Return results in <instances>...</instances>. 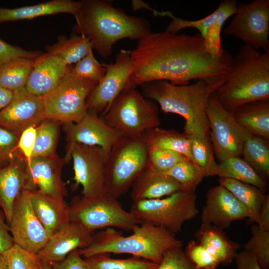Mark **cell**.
<instances>
[{
    "instance_id": "obj_1",
    "label": "cell",
    "mask_w": 269,
    "mask_h": 269,
    "mask_svg": "<svg viewBox=\"0 0 269 269\" xmlns=\"http://www.w3.org/2000/svg\"><path fill=\"white\" fill-rule=\"evenodd\" d=\"M130 52L132 69L127 88L155 80L187 85L193 80H203L219 87L233 57L226 50L220 56L211 55L199 33L190 35L166 30L151 32L138 40Z\"/></svg>"
},
{
    "instance_id": "obj_2",
    "label": "cell",
    "mask_w": 269,
    "mask_h": 269,
    "mask_svg": "<svg viewBox=\"0 0 269 269\" xmlns=\"http://www.w3.org/2000/svg\"><path fill=\"white\" fill-rule=\"evenodd\" d=\"M74 15V33L87 37L92 48L105 58L112 54L118 40H138L151 32L148 20L129 15L109 0H80Z\"/></svg>"
},
{
    "instance_id": "obj_3",
    "label": "cell",
    "mask_w": 269,
    "mask_h": 269,
    "mask_svg": "<svg viewBox=\"0 0 269 269\" xmlns=\"http://www.w3.org/2000/svg\"><path fill=\"white\" fill-rule=\"evenodd\" d=\"M214 93L231 113L244 104L269 99V50L261 52L241 46L233 57L225 81Z\"/></svg>"
},
{
    "instance_id": "obj_4",
    "label": "cell",
    "mask_w": 269,
    "mask_h": 269,
    "mask_svg": "<svg viewBox=\"0 0 269 269\" xmlns=\"http://www.w3.org/2000/svg\"><path fill=\"white\" fill-rule=\"evenodd\" d=\"M140 86L142 95L158 103L163 112L177 114L185 119V134L200 137L210 135L206 108L209 98L218 86L203 80L183 85L155 80Z\"/></svg>"
},
{
    "instance_id": "obj_5",
    "label": "cell",
    "mask_w": 269,
    "mask_h": 269,
    "mask_svg": "<svg viewBox=\"0 0 269 269\" xmlns=\"http://www.w3.org/2000/svg\"><path fill=\"white\" fill-rule=\"evenodd\" d=\"M124 236L114 228H107L92 236L86 247L78 250L84 258L101 254H127L159 264L168 250L181 248L182 242L168 230L146 222L135 226Z\"/></svg>"
},
{
    "instance_id": "obj_6",
    "label": "cell",
    "mask_w": 269,
    "mask_h": 269,
    "mask_svg": "<svg viewBox=\"0 0 269 269\" xmlns=\"http://www.w3.org/2000/svg\"><path fill=\"white\" fill-rule=\"evenodd\" d=\"M146 133L137 137L122 136L113 145L105 167V193L118 199L125 195L146 168Z\"/></svg>"
},
{
    "instance_id": "obj_7",
    "label": "cell",
    "mask_w": 269,
    "mask_h": 269,
    "mask_svg": "<svg viewBox=\"0 0 269 269\" xmlns=\"http://www.w3.org/2000/svg\"><path fill=\"white\" fill-rule=\"evenodd\" d=\"M100 116L126 137L140 136L160 125L157 105L134 88L123 90Z\"/></svg>"
},
{
    "instance_id": "obj_8",
    "label": "cell",
    "mask_w": 269,
    "mask_h": 269,
    "mask_svg": "<svg viewBox=\"0 0 269 269\" xmlns=\"http://www.w3.org/2000/svg\"><path fill=\"white\" fill-rule=\"evenodd\" d=\"M70 221L92 233L96 230L118 228L132 231L142 221L124 209L107 193L75 198L69 206Z\"/></svg>"
},
{
    "instance_id": "obj_9",
    "label": "cell",
    "mask_w": 269,
    "mask_h": 269,
    "mask_svg": "<svg viewBox=\"0 0 269 269\" xmlns=\"http://www.w3.org/2000/svg\"><path fill=\"white\" fill-rule=\"evenodd\" d=\"M196 199L195 193L182 190L161 198L133 201L129 211L142 222L177 233L184 222L198 214Z\"/></svg>"
},
{
    "instance_id": "obj_10",
    "label": "cell",
    "mask_w": 269,
    "mask_h": 269,
    "mask_svg": "<svg viewBox=\"0 0 269 269\" xmlns=\"http://www.w3.org/2000/svg\"><path fill=\"white\" fill-rule=\"evenodd\" d=\"M98 82L72 76L42 97L46 118L65 124L77 123L86 115V101Z\"/></svg>"
},
{
    "instance_id": "obj_11",
    "label": "cell",
    "mask_w": 269,
    "mask_h": 269,
    "mask_svg": "<svg viewBox=\"0 0 269 269\" xmlns=\"http://www.w3.org/2000/svg\"><path fill=\"white\" fill-rule=\"evenodd\" d=\"M206 113L210 140L218 160L221 162L231 157H240L244 143L250 134L236 122L232 113L223 107L214 93L209 98Z\"/></svg>"
},
{
    "instance_id": "obj_12",
    "label": "cell",
    "mask_w": 269,
    "mask_h": 269,
    "mask_svg": "<svg viewBox=\"0 0 269 269\" xmlns=\"http://www.w3.org/2000/svg\"><path fill=\"white\" fill-rule=\"evenodd\" d=\"M224 34L235 36L256 49L269 50V0L238 2Z\"/></svg>"
},
{
    "instance_id": "obj_13",
    "label": "cell",
    "mask_w": 269,
    "mask_h": 269,
    "mask_svg": "<svg viewBox=\"0 0 269 269\" xmlns=\"http://www.w3.org/2000/svg\"><path fill=\"white\" fill-rule=\"evenodd\" d=\"M72 158L76 185L82 187L84 197L105 193V167L107 156L98 146L74 143L67 148L65 162Z\"/></svg>"
},
{
    "instance_id": "obj_14",
    "label": "cell",
    "mask_w": 269,
    "mask_h": 269,
    "mask_svg": "<svg viewBox=\"0 0 269 269\" xmlns=\"http://www.w3.org/2000/svg\"><path fill=\"white\" fill-rule=\"evenodd\" d=\"M8 226L14 244L34 254L45 245L50 237L33 210L29 192L24 189L14 202Z\"/></svg>"
},
{
    "instance_id": "obj_15",
    "label": "cell",
    "mask_w": 269,
    "mask_h": 269,
    "mask_svg": "<svg viewBox=\"0 0 269 269\" xmlns=\"http://www.w3.org/2000/svg\"><path fill=\"white\" fill-rule=\"evenodd\" d=\"M102 64L106 69L105 74L90 93L86 101L88 110L101 115L127 87L132 69L130 50H121L116 55L114 63Z\"/></svg>"
},
{
    "instance_id": "obj_16",
    "label": "cell",
    "mask_w": 269,
    "mask_h": 269,
    "mask_svg": "<svg viewBox=\"0 0 269 269\" xmlns=\"http://www.w3.org/2000/svg\"><path fill=\"white\" fill-rule=\"evenodd\" d=\"M238 1L236 0H224L218 7L205 17L197 20H186L174 16L169 11L167 16L172 19L166 28V31L177 33L185 28L198 30L204 40L208 51L213 56L218 57L225 49L221 47V32L225 21L234 14Z\"/></svg>"
},
{
    "instance_id": "obj_17",
    "label": "cell",
    "mask_w": 269,
    "mask_h": 269,
    "mask_svg": "<svg viewBox=\"0 0 269 269\" xmlns=\"http://www.w3.org/2000/svg\"><path fill=\"white\" fill-rule=\"evenodd\" d=\"M64 162V159L56 154L51 156L32 157L29 163H25L24 189L64 199L67 195L62 179Z\"/></svg>"
},
{
    "instance_id": "obj_18",
    "label": "cell",
    "mask_w": 269,
    "mask_h": 269,
    "mask_svg": "<svg viewBox=\"0 0 269 269\" xmlns=\"http://www.w3.org/2000/svg\"><path fill=\"white\" fill-rule=\"evenodd\" d=\"M42 97L25 88L14 93L10 103L0 111V127L19 137L30 127H36L46 119Z\"/></svg>"
},
{
    "instance_id": "obj_19",
    "label": "cell",
    "mask_w": 269,
    "mask_h": 269,
    "mask_svg": "<svg viewBox=\"0 0 269 269\" xmlns=\"http://www.w3.org/2000/svg\"><path fill=\"white\" fill-rule=\"evenodd\" d=\"M65 130L68 148L74 143L98 146L103 149L107 157L114 143L123 136L121 133L108 125L98 113L92 110H88L78 123L65 124Z\"/></svg>"
},
{
    "instance_id": "obj_20",
    "label": "cell",
    "mask_w": 269,
    "mask_h": 269,
    "mask_svg": "<svg viewBox=\"0 0 269 269\" xmlns=\"http://www.w3.org/2000/svg\"><path fill=\"white\" fill-rule=\"evenodd\" d=\"M249 217L246 207L223 186L219 184L207 191L201 213L202 223L223 229L234 221Z\"/></svg>"
},
{
    "instance_id": "obj_21",
    "label": "cell",
    "mask_w": 269,
    "mask_h": 269,
    "mask_svg": "<svg viewBox=\"0 0 269 269\" xmlns=\"http://www.w3.org/2000/svg\"><path fill=\"white\" fill-rule=\"evenodd\" d=\"M72 68L51 54H40L33 59L25 88L30 93L42 97L68 77Z\"/></svg>"
},
{
    "instance_id": "obj_22",
    "label": "cell",
    "mask_w": 269,
    "mask_h": 269,
    "mask_svg": "<svg viewBox=\"0 0 269 269\" xmlns=\"http://www.w3.org/2000/svg\"><path fill=\"white\" fill-rule=\"evenodd\" d=\"M92 233L70 221L51 235L37 255L41 260L50 264L61 261L71 252L87 247Z\"/></svg>"
},
{
    "instance_id": "obj_23",
    "label": "cell",
    "mask_w": 269,
    "mask_h": 269,
    "mask_svg": "<svg viewBox=\"0 0 269 269\" xmlns=\"http://www.w3.org/2000/svg\"><path fill=\"white\" fill-rule=\"evenodd\" d=\"M25 161L17 150L9 163L0 168V208L9 223L15 200L24 189Z\"/></svg>"
},
{
    "instance_id": "obj_24",
    "label": "cell",
    "mask_w": 269,
    "mask_h": 269,
    "mask_svg": "<svg viewBox=\"0 0 269 269\" xmlns=\"http://www.w3.org/2000/svg\"><path fill=\"white\" fill-rule=\"evenodd\" d=\"M131 188V197L133 201L161 198L184 190L169 176L147 167L135 180Z\"/></svg>"
},
{
    "instance_id": "obj_25",
    "label": "cell",
    "mask_w": 269,
    "mask_h": 269,
    "mask_svg": "<svg viewBox=\"0 0 269 269\" xmlns=\"http://www.w3.org/2000/svg\"><path fill=\"white\" fill-rule=\"evenodd\" d=\"M28 192L33 210L50 236L70 222L69 206L63 199L36 191Z\"/></svg>"
},
{
    "instance_id": "obj_26",
    "label": "cell",
    "mask_w": 269,
    "mask_h": 269,
    "mask_svg": "<svg viewBox=\"0 0 269 269\" xmlns=\"http://www.w3.org/2000/svg\"><path fill=\"white\" fill-rule=\"evenodd\" d=\"M80 1L52 0L37 4L14 8L0 7V23L19 20L31 19L39 16L67 13L75 15Z\"/></svg>"
},
{
    "instance_id": "obj_27",
    "label": "cell",
    "mask_w": 269,
    "mask_h": 269,
    "mask_svg": "<svg viewBox=\"0 0 269 269\" xmlns=\"http://www.w3.org/2000/svg\"><path fill=\"white\" fill-rule=\"evenodd\" d=\"M232 114L236 122L249 134L269 140V99L244 104Z\"/></svg>"
},
{
    "instance_id": "obj_28",
    "label": "cell",
    "mask_w": 269,
    "mask_h": 269,
    "mask_svg": "<svg viewBox=\"0 0 269 269\" xmlns=\"http://www.w3.org/2000/svg\"><path fill=\"white\" fill-rule=\"evenodd\" d=\"M195 237L196 241L215 257L220 265L232 263L240 247L230 240L222 229L211 224L202 223Z\"/></svg>"
},
{
    "instance_id": "obj_29",
    "label": "cell",
    "mask_w": 269,
    "mask_h": 269,
    "mask_svg": "<svg viewBox=\"0 0 269 269\" xmlns=\"http://www.w3.org/2000/svg\"><path fill=\"white\" fill-rule=\"evenodd\" d=\"M47 52L67 65L76 63L93 49L90 40L83 35L72 33L69 37L59 35L57 41L45 46Z\"/></svg>"
},
{
    "instance_id": "obj_30",
    "label": "cell",
    "mask_w": 269,
    "mask_h": 269,
    "mask_svg": "<svg viewBox=\"0 0 269 269\" xmlns=\"http://www.w3.org/2000/svg\"><path fill=\"white\" fill-rule=\"evenodd\" d=\"M219 181L246 207L249 214V219L257 224L260 211L267 194L253 185L235 179L220 178Z\"/></svg>"
},
{
    "instance_id": "obj_31",
    "label": "cell",
    "mask_w": 269,
    "mask_h": 269,
    "mask_svg": "<svg viewBox=\"0 0 269 269\" xmlns=\"http://www.w3.org/2000/svg\"><path fill=\"white\" fill-rule=\"evenodd\" d=\"M217 176L235 179L253 185L264 192L267 190L266 180L240 157H233L218 163Z\"/></svg>"
},
{
    "instance_id": "obj_32",
    "label": "cell",
    "mask_w": 269,
    "mask_h": 269,
    "mask_svg": "<svg viewBox=\"0 0 269 269\" xmlns=\"http://www.w3.org/2000/svg\"><path fill=\"white\" fill-rule=\"evenodd\" d=\"M244 160L264 180L269 176V141L251 134L246 139L242 152Z\"/></svg>"
},
{
    "instance_id": "obj_33",
    "label": "cell",
    "mask_w": 269,
    "mask_h": 269,
    "mask_svg": "<svg viewBox=\"0 0 269 269\" xmlns=\"http://www.w3.org/2000/svg\"><path fill=\"white\" fill-rule=\"evenodd\" d=\"M146 136L149 147L171 150L181 154L194 162L190 140L184 133L157 127L147 132Z\"/></svg>"
},
{
    "instance_id": "obj_34",
    "label": "cell",
    "mask_w": 269,
    "mask_h": 269,
    "mask_svg": "<svg viewBox=\"0 0 269 269\" xmlns=\"http://www.w3.org/2000/svg\"><path fill=\"white\" fill-rule=\"evenodd\" d=\"M33 59L20 58L0 67V86L15 93L25 87Z\"/></svg>"
},
{
    "instance_id": "obj_35",
    "label": "cell",
    "mask_w": 269,
    "mask_h": 269,
    "mask_svg": "<svg viewBox=\"0 0 269 269\" xmlns=\"http://www.w3.org/2000/svg\"><path fill=\"white\" fill-rule=\"evenodd\" d=\"M194 162L202 170L204 177L217 175L218 163L214 158V150L210 136L187 135Z\"/></svg>"
},
{
    "instance_id": "obj_36",
    "label": "cell",
    "mask_w": 269,
    "mask_h": 269,
    "mask_svg": "<svg viewBox=\"0 0 269 269\" xmlns=\"http://www.w3.org/2000/svg\"><path fill=\"white\" fill-rule=\"evenodd\" d=\"M90 269H155L158 264L132 256L129 258L117 259L108 254H101L84 258Z\"/></svg>"
},
{
    "instance_id": "obj_37",
    "label": "cell",
    "mask_w": 269,
    "mask_h": 269,
    "mask_svg": "<svg viewBox=\"0 0 269 269\" xmlns=\"http://www.w3.org/2000/svg\"><path fill=\"white\" fill-rule=\"evenodd\" d=\"M60 123L46 119L36 127V135L32 157L56 154Z\"/></svg>"
},
{
    "instance_id": "obj_38",
    "label": "cell",
    "mask_w": 269,
    "mask_h": 269,
    "mask_svg": "<svg viewBox=\"0 0 269 269\" xmlns=\"http://www.w3.org/2000/svg\"><path fill=\"white\" fill-rule=\"evenodd\" d=\"M163 173L178 182L185 191L193 193H195L197 187L205 177L202 170L186 157Z\"/></svg>"
},
{
    "instance_id": "obj_39",
    "label": "cell",
    "mask_w": 269,
    "mask_h": 269,
    "mask_svg": "<svg viewBox=\"0 0 269 269\" xmlns=\"http://www.w3.org/2000/svg\"><path fill=\"white\" fill-rule=\"evenodd\" d=\"M252 237L245 244L244 250L253 254L263 269L269 267V231L262 229L256 224L251 227Z\"/></svg>"
},
{
    "instance_id": "obj_40",
    "label": "cell",
    "mask_w": 269,
    "mask_h": 269,
    "mask_svg": "<svg viewBox=\"0 0 269 269\" xmlns=\"http://www.w3.org/2000/svg\"><path fill=\"white\" fill-rule=\"evenodd\" d=\"M6 269H41L42 261L36 254L14 244L4 254Z\"/></svg>"
},
{
    "instance_id": "obj_41",
    "label": "cell",
    "mask_w": 269,
    "mask_h": 269,
    "mask_svg": "<svg viewBox=\"0 0 269 269\" xmlns=\"http://www.w3.org/2000/svg\"><path fill=\"white\" fill-rule=\"evenodd\" d=\"M185 157L171 150L149 147L146 167L154 171L165 172Z\"/></svg>"
},
{
    "instance_id": "obj_42",
    "label": "cell",
    "mask_w": 269,
    "mask_h": 269,
    "mask_svg": "<svg viewBox=\"0 0 269 269\" xmlns=\"http://www.w3.org/2000/svg\"><path fill=\"white\" fill-rule=\"evenodd\" d=\"M106 69L95 58L92 49L73 67L72 76L99 82L103 78Z\"/></svg>"
},
{
    "instance_id": "obj_43",
    "label": "cell",
    "mask_w": 269,
    "mask_h": 269,
    "mask_svg": "<svg viewBox=\"0 0 269 269\" xmlns=\"http://www.w3.org/2000/svg\"><path fill=\"white\" fill-rule=\"evenodd\" d=\"M197 269H215L220 264L218 260L196 241H191L184 252Z\"/></svg>"
},
{
    "instance_id": "obj_44",
    "label": "cell",
    "mask_w": 269,
    "mask_h": 269,
    "mask_svg": "<svg viewBox=\"0 0 269 269\" xmlns=\"http://www.w3.org/2000/svg\"><path fill=\"white\" fill-rule=\"evenodd\" d=\"M155 269H197L181 248L167 250Z\"/></svg>"
},
{
    "instance_id": "obj_45",
    "label": "cell",
    "mask_w": 269,
    "mask_h": 269,
    "mask_svg": "<svg viewBox=\"0 0 269 269\" xmlns=\"http://www.w3.org/2000/svg\"><path fill=\"white\" fill-rule=\"evenodd\" d=\"M19 137L0 127V168L7 165L17 149Z\"/></svg>"
},
{
    "instance_id": "obj_46",
    "label": "cell",
    "mask_w": 269,
    "mask_h": 269,
    "mask_svg": "<svg viewBox=\"0 0 269 269\" xmlns=\"http://www.w3.org/2000/svg\"><path fill=\"white\" fill-rule=\"evenodd\" d=\"M40 54V51L27 50L9 44L0 38V67L17 58L34 59Z\"/></svg>"
},
{
    "instance_id": "obj_47",
    "label": "cell",
    "mask_w": 269,
    "mask_h": 269,
    "mask_svg": "<svg viewBox=\"0 0 269 269\" xmlns=\"http://www.w3.org/2000/svg\"><path fill=\"white\" fill-rule=\"evenodd\" d=\"M36 135V127H30L25 130L18 138L16 150L23 156L26 164L29 163L32 158Z\"/></svg>"
},
{
    "instance_id": "obj_48",
    "label": "cell",
    "mask_w": 269,
    "mask_h": 269,
    "mask_svg": "<svg viewBox=\"0 0 269 269\" xmlns=\"http://www.w3.org/2000/svg\"><path fill=\"white\" fill-rule=\"evenodd\" d=\"M51 264L52 269H90L78 250L71 252L62 261Z\"/></svg>"
},
{
    "instance_id": "obj_49",
    "label": "cell",
    "mask_w": 269,
    "mask_h": 269,
    "mask_svg": "<svg viewBox=\"0 0 269 269\" xmlns=\"http://www.w3.org/2000/svg\"><path fill=\"white\" fill-rule=\"evenodd\" d=\"M13 245V239L10 233L5 216L0 208V254L3 255Z\"/></svg>"
},
{
    "instance_id": "obj_50",
    "label": "cell",
    "mask_w": 269,
    "mask_h": 269,
    "mask_svg": "<svg viewBox=\"0 0 269 269\" xmlns=\"http://www.w3.org/2000/svg\"><path fill=\"white\" fill-rule=\"evenodd\" d=\"M234 261L237 269H263L256 258L245 250L238 253Z\"/></svg>"
},
{
    "instance_id": "obj_51",
    "label": "cell",
    "mask_w": 269,
    "mask_h": 269,
    "mask_svg": "<svg viewBox=\"0 0 269 269\" xmlns=\"http://www.w3.org/2000/svg\"><path fill=\"white\" fill-rule=\"evenodd\" d=\"M260 228L269 231V195L267 194L261 208L258 222Z\"/></svg>"
},
{
    "instance_id": "obj_52",
    "label": "cell",
    "mask_w": 269,
    "mask_h": 269,
    "mask_svg": "<svg viewBox=\"0 0 269 269\" xmlns=\"http://www.w3.org/2000/svg\"><path fill=\"white\" fill-rule=\"evenodd\" d=\"M14 93L0 86V111L11 101Z\"/></svg>"
},
{
    "instance_id": "obj_53",
    "label": "cell",
    "mask_w": 269,
    "mask_h": 269,
    "mask_svg": "<svg viewBox=\"0 0 269 269\" xmlns=\"http://www.w3.org/2000/svg\"><path fill=\"white\" fill-rule=\"evenodd\" d=\"M0 269H6L3 255L0 254Z\"/></svg>"
},
{
    "instance_id": "obj_54",
    "label": "cell",
    "mask_w": 269,
    "mask_h": 269,
    "mask_svg": "<svg viewBox=\"0 0 269 269\" xmlns=\"http://www.w3.org/2000/svg\"><path fill=\"white\" fill-rule=\"evenodd\" d=\"M41 269H52L51 264L45 261H42Z\"/></svg>"
}]
</instances>
